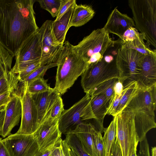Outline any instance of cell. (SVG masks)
<instances>
[{"mask_svg": "<svg viewBox=\"0 0 156 156\" xmlns=\"http://www.w3.org/2000/svg\"><path fill=\"white\" fill-rule=\"evenodd\" d=\"M34 0H0V44L14 57L23 43L37 31Z\"/></svg>", "mask_w": 156, "mask_h": 156, "instance_id": "obj_1", "label": "cell"}, {"mask_svg": "<svg viewBox=\"0 0 156 156\" xmlns=\"http://www.w3.org/2000/svg\"><path fill=\"white\" fill-rule=\"evenodd\" d=\"M56 62L57 64L54 88L61 95L72 87L86 70L87 63L75 50L73 45L65 41L60 48Z\"/></svg>", "mask_w": 156, "mask_h": 156, "instance_id": "obj_2", "label": "cell"}, {"mask_svg": "<svg viewBox=\"0 0 156 156\" xmlns=\"http://www.w3.org/2000/svg\"><path fill=\"white\" fill-rule=\"evenodd\" d=\"M156 95L152 91L139 89L124 108L134 112L136 130L139 142L146 137V134L150 130L156 128Z\"/></svg>", "mask_w": 156, "mask_h": 156, "instance_id": "obj_3", "label": "cell"}, {"mask_svg": "<svg viewBox=\"0 0 156 156\" xmlns=\"http://www.w3.org/2000/svg\"><path fill=\"white\" fill-rule=\"evenodd\" d=\"M135 28L156 48V0H129Z\"/></svg>", "mask_w": 156, "mask_h": 156, "instance_id": "obj_4", "label": "cell"}, {"mask_svg": "<svg viewBox=\"0 0 156 156\" xmlns=\"http://www.w3.org/2000/svg\"><path fill=\"white\" fill-rule=\"evenodd\" d=\"M116 42L102 28L93 30L73 47L88 66L101 61L106 52Z\"/></svg>", "mask_w": 156, "mask_h": 156, "instance_id": "obj_5", "label": "cell"}, {"mask_svg": "<svg viewBox=\"0 0 156 156\" xmlns=\"http://www.w3.org/2000/svg\"><path fill=\"white\" fill-rule=\"evenodd\" d=\"M115 118V139L120 146L122 156H131L139 142L136 132L133 111L126 109Z\"/></svg>", "mask_w": 156, "mask_h": 156, "instance_id": "obj_6", "label": "cell"}, {"mask_svg": "<svg viewBox=\"0 0 156 156\" xmlns=\"http://www.w3.org/2000/svg\"><path fill=\"white\" fill-rule=\"evenodd\" d=\"M116 56L110 62L104 58L100 61L88 65L81 75V84L84 92L90 93L97 86L106 80L119 78Z\"/></svg>", "mask_w": 156, "mask_h": 156, "instance_id": "obj_7", "label": "cell"}, {"mask_svg": "<svg viewBox=\"0 0 156 156\" xmlns=\"http://www.w3.org/2000/svg\"><path fill=\"white\" fill-rule=\"evenodd\" d=\"M144 55L133 49L121 47L118 49L116 60L119 72L118 80L122 83L123 88L136 81Z\"/></svg>", "mask_w": 156, "mask_h": 156, "instance_id": "obj_8", "label": "cell"}, {"mask_svg": "<svg viewBox=\"0 0 156 156\" xmlns=\"http://www.w3.org/2000/svg\"><path fill=\"white\" fill-rule=\"evenodd\" d=\"M90 95L86 94L69 108L64 110L58 120L59 128L62 134L65 135L83 120L95 119L90 105Z\"/></svg>", "mask_w": 156, "mask_h": 156, "instance_id": "obj_9", "label": "cell"}, {"mask_svg": "<svg viewBox=\"0 0 156 156\" xmlns=\"http://www.w3.org/2000/svg\"><path fill=\"white\" fill-rule=\"evenodd\" d=\"M41 37L38 30L25 41L16 51L11 70L18 74L30 64L43 59Z\"/></svg>", "mask_w": 156, "mask_h": 156, "instance_id": "obj_10", "label": "cell"}, {"mask_svg": "<svg viewBox=\"0 0 156 156\" xmlns=\"http://www.w3.org/2000/svg\"><path fill=\"white\" fill-rule=\"evenodd\" d=\"M58 120V119L49 118L41 124L33 134L39 151L42 154L53 149L62 140Z\"/></svg>", "mask_w": 156, "mask_h": 156, "instance_id": "obj_11", "label": "cell"}, {"mask_svg": "<svg viewBox=\"0 0 156 156\" xmlns=\"http://www.w3.org/2000/svg\"><path fill=\"white\" fill-rule=\"evenodd\" d=\"M10 156H39L42 153L32 135L15 133L2 139Z\"/></svg>", "mask_w": 156, "mask_h": 156, "instance_id": "obj_12", "label": "cell"}, {"mask_svg": "<svg viewBox=\"0 0 156 156\" xmlns=\"http://www.w3.org/2000/svg\"><path fill=\"white\" fill-rule=\"evenodd\" d=\"M22 115L20 127L16 133L32 135L37 128V112L31 94L26 87L20 94Z\"/></svg>", "mask_w": 156, "mask_h": 156, "instance_id": "obj_13", "label": "cell"}, {"mask_svg": "<svg viewBox=\"0 0 156 156\" xmlns=\"http://www.w3.org/2000/svg\"><path fill=\"white\" fill-rule=\"evenodd\" d=\"M5 108L4 122L1 135L3 138L11 134L12 129L19 123L22 115L20 96L12 93L10 100Z\"/></svg>", "mask_w": 156, "mask_h": 156, "instance_id": "obj_14", "label": "cell"}, {"mask_svg": "<svg viewBox=\"0 0 156 156\" xmlns=\"http://www.w3.org/2000/svg\"><path fill=\"white\" fill-rule=\"evenodd\" d=\"M31 95L37 112L38 128L41 124L49 118L53 106L61 95L54 88L46 92Z\"/></svg>", "mask_w": 156, "mask_h": 156, "instance_id": "obj_15", "label": "cell"}, {"mask_svg": "<svg viewBox=\"0 0 156 156\" xmlns=\"http://www.w3.org/2000/svg\"><path fill=\"white\" fill-rule=\"evenodd\" d=\"M136 81L139 89H147L156 85V53L144 55Z\"/></svg>", "mask_w": 156, "mask_h": 156, "instance_id": "obj_16", "label": "cell"}, {"mask_svg": "<svg viewBox=\"0 0 156 156\" xmlns=\"http://www.w3.org/2000/svg\"><path fill=\"white\" fill-rule=\"evenodd\" d=\"M53 22L51 20H46L38 30L41 37L42 58H49L56 54L62 46L55 36Z\"/></svg>", "mask_w": 156, "mask_h": 156, "instance_id": "obj_17", "label": "cell"}, {"mask_svg": "<svg viewBox=\"0 0 156 156\" xmlns=\"http://www.w3.org/2000/svg\"><path fill=\"white\" fill-rule=\"evenodd\" d=\"M134 27L133 20L126 14L121 12L115 8L110 14L103 28L109 34L116 35L121 39L128 28Z\"/></svg>", "mask_w": 156, "mask_h": 156, "instance_id": "obj_18", "label": "cell"}, {"mask_svg": "<svg viewBox=\"0 0 156 156\" xmlns=\"http://www.w3.org/2000/svg\"><path fill=\"white\" fill-rule=\"evenodd\" d=\"M144 35L135 27H130L124 33L120 42L121 47L134 49L144 55L156 53V49L152 50L150 44L144 42Z\"/></svg>", "mask_w": 156, "mask_h": 156, "instance_id": "obj_19", "label": "cell"}, {"mask_svg": "<svg viewBox=\"0 0 156 156\" xmlns=\"http://www.w3.org/2000/svg\"><path fill=\"white\" fill-rule=\"evenodd\" d=\"M97 130L91 123L82 122L66 134L75 135L80 141L83 150L90 156H96L93 135Z\"/></svg>", "mask_w": 156, "mask_h": 156, "instance_id": "obj_20", "label": "cell"}, {"mask_svg": "<svg viewBox=\"0 0 156 156\" xmlns=\"http://www.w3.org/2000/svg\"><path fill=\"white\" fill-rule=\"evenodd\" d=\"M90 96V105L94 119L98 125V130L102 133L105 129L103 126V121L106 115L108 105L103 95H94Z\"/></svg>", "mask_w": 156, "mask_h": 156, "instance_id": "obj_21", "label": "cell"}, {"mask_svg": "<svg viewBox=\"0 0 156 156\" xmlns=\"http://www.w3.org/2000/svg\"><path fill=\"white\" fill-rule=\"evenodd\" d=\"M76 3L73 4L62 16L60 19L53 22V31L57 41L62 45L65 41L66 34L70 28L74 7Z\"/></svg>", "mask_w": 156, "mask_h": 156, "instance_id": "obj_22", "label": "cell"}, {"mask_svg": "<svg viewBox=\"0 0 156 156\" xmlns=\"http://www.w3.org/2000/svg\"><path fill=\"white\" fill-rule=\"evenodd\" d=\"M95 12L90 5L76 4L74 9L70 28L82 26L88 22L94 16Z\"/></svg>", "mask_w": 156, "mask_h": 156, "instance_id": "obj_23", "label": "cell"}, {"mask_svg": "<svg viewBox=\"0 0 156 156\" xmlns=\"http://www.w3.org/2000/svg\"><path fill=\"white\" fill-rule=\"evenodd\" d=\"M56 61L50 62L42 65L35 69L23 81L19 82L17 87L14 92L19 94L23 90L24 88L27 86L29 84L35 80L39 78H43L47 71L49 69L57 66Z\"/></svg>", "mask_w": 156, "mask_h": 156, "instance_id": "obj_24", "label": "cell"}, {"mask_svg": "<svg viewBox=\"0 0 156 156\" xmlns=\"http://www.w3.org/2000/svg\"><path fill=\"white\" fill-rule=\"evenodd\" d=\"M118 79L115 78L102 82L96 87L89 94L90 96L102 94L105 98L108 107L113 101L115 96L114 87Z\"/></svg>", "mask_w": 156, "mask_h": 156, "instance_id": "obj_25", "label": "cell"}, {"mask_svg": "<svg viewBox=\"0 0 156 156\" xmlns=\"http://www.w3.org/2000/svg\"><path fill=\"white\" fill-rule=\"evenodd\" d=\"M138 87L136 81L123 88L120 99L115 112V115L122 112L136 93Z\"/></svg>", "mask_w": 156, "mask_h": 156, "instance_id": "obj_26", "label": "cell"}, {"mask_svg": "<svg viewBox=\"0 0 156 156\" xmlns=\"http://www.w3.org/2000/svg\"><path fill=\"white\" fill-rule=\"evenodd\" d=\"M103 132L104 135L102 137V140L105 156H110L112 146L116 138V123L115 117L108 126L105 129Z\"/></svg>", "mask_w": 156, "mask_h": 156, "instance_id": "obj_27", "label": "cell"}, {"mask_svg": "<svg viewBox=\"0 0 156 156\" xmlns=\"http://www.w3.org/2000/svg\"><path fill=\"white\" fill-rule=\"evenodd\" d=\"M19 82L18 74L11 70L0 78V94L9 91L14 92Z\"/></svg>", "mask_w": 156, "mask_h": 156, "instance_id": "obj_28", "label": "cell"}, {"mask_svg": "<svg viewBox=\"0 0 156 156\" xmlns=\"http://www.w3.org/2000/svg\"><path fill=\"white\" fill-rule=\"evenodd\" d=\"M48 80L43 77L39 78L33 81L25 87L32 95L46 92L52 88L47 83Z\"/></svg>", "mask_w": 156, "mask_h": 156, "instance_id": "obj_29", "label": "cell"}, {"mask_svg": "<svg viewBox=\"0 0 156 156\" xmlns=\"http://www.w3.org/2000/svg\"><path fill=\"white\" fill-rule=\"evenodd\" d=\"M65 139L70 149L79 156H90L83 149L80 141L74 134L67 133Z\"/></svg>", "mask_w": 156, "mask_h": 156, "instance_id": "obj_30", "label": "cell"}, {"mask_svg": "<svg viewBox=\"0 0 156 156\" xmlns=\"http://www.w3.org/2000/svg\"><path fill=\"white\" fill-rule=\"evenodd\" d=\"M42 9L49 12L53 17H56L61 5L62 0H37Z\"/></svg>", "mask_w": 156, "mask_h": 156, "instance_id": "obj_31", "label": "cell"}, {"mask_svg": "<svg viewBox=\"0 0 156 156\" xmlns=\"http://www.w3.org/2000/svg\"><path fill=\"white\" fill-rule=\"evenodd\" d=\"M10 57V53L0 44V78L10 71L6 66L9 63Z\"/></svg>", "mask_w": 156, "mask_h": 156, "instance_id": "obj_32", "label": "cell"}, {"mask_svg": "<svg viewBox=\"0 0 156 156\" xmlns=\"http://www.w3.org/2000/svg\"><path fill=\"white\" fill-rule=\"evenodd\" d=\"M93 138L96 156H105L102 133L96 130L93 135Z\"/></svg>", "mask_w": 156, "mask_h": 156, "instance_id": "obj_33", "label": "cell"}, {"mask_svg": "<svg viewBox=\"0 0 156 156\" xmlns=\"http://www.w3.org/2000/svg\"><path fill=\"white\" fill-rule=\"evenodd\" d=\"M64 110V104L61 96L57 99L51 109L49 118L53 119H59Z\"/></svg>", "mask_w": 156, "mask_h": 156, "instance_id": "obj_34", "label": "cell"}, {"mask_svg": "<svg viewBox=\"0 0 156 156\" xmlns=\"http://www.w3.org/2000/svg\"><path fill=\"white\" fill-rule=\"evenodd\" d=\"M75 0H62L61 5L56 18L54 21L59 20L68 9L74 4Z\"/></svg>", "mask_w": 156, "mask_h": 156, "instance_id": "obj_35", "label": "cell"}, {"mask_svg": "<svg viewBox=\"0 0 156 156\" xmlns=\"http://www.w3.org/2000/svg\"><path fill=\"white\" fill-rule=\"evenodd\" d=\"M138 156H150L149 144L146 137L140 142V149Z\"/></svg>", "mask_w": 156, "mask_h": 156, "instance_id": "obj_36", "label": "cell"}, {"mask_svg": "<svg viewBox=\"0 0 156 156\" xmlns=\"http://www.w3.org/2000/svg\"><path fill=\"white\" fill-rule=\"evenodd\" d=\"M12 91H9L0 94V109L5 107L10 101Z\"/></svg>", "mask_w": 156, "mask_h": 156, "instance_id": "obj_37", "label": "cell"}, {"mask_svg": "<svg viewBox=\"0 0 156 156\" xmlns=\"http://www.w3.org/2000/svg\"><path fill=\"white\" fill-rule=\"evenodd\" d=\"M110 156H122L120 146L116 139L112 146Z\"/></svg>", "mask_w": 156, "mask_h": 156, "instance_id": "obj_38", "label": "cell"}, {"mask_svg": "<svg viewBox=\"0 0 156 156\" xmlns=\"http://www.w3.org/2000/svg\"><path fill=\"white\" fill-rule=\"evenodd\" d=\"M123 87L122 83L118 80L115 83L114 90L115 95L121 96L123 91Z\"/></svg>", "mask_w": 156, "mask_h": 156, "instance_id": "obj_39", "label": "cell"}, {"mask_svg": "<svg viewBox=\"0 0 156 156\" xmlns=\"http://www.w3.org/2000/svg\"><path fill=\"white\" fill-rule=\"evenodd\" d=\"M2 140V138L0 137V156H10Z\"/></svg>", "mask_w": 156, "mask_h": 156, "instance_id": "obj_40", "label": "cell"}, {"mask_svg": "<svg viewBox=\"0 0 156 156\" xmlns=\"http://www.w3.org/2000/svg\"><path fill=\"white\" fill-rule=\"evenodd\" d=\"M5 107L0 109V135H1L2 129L4 118L5 114Z\"/></svg>", "mask_w": 156, "mask_h": 156, "instance_id": "obj_41", "label": "cell"}, {"mask_svg": "<svg viewBox=\"0 0 156 156\" xmlns=\"http://www.w3.org/2000/svg\"><path fill=\"white\" fill-rule=\"evenodd\" d=\"M62 149L65 156H70V148L66 142L65 139L62 140L61 142Z\"/></svg>", "mask_w": 156, "mask_h": 156, "instance_id": "obj_42", "label": "cell"}, {"mask_svg": "<svg viewBox=\"0 0 156 156\" xmlns=\"http://www.w3.org/2000/svg\"><path fill=\"white\" fill-rule=\"evenodd\" d=\"M103 58L106 62H110L114 59L115 57L113 58L112 56L111 55H106L104 56Z\"/></svg>", "mask_w": 156, "mask_h": 156, "instance_id": "obj_43", "label": "cell"}, {"mask_svg": "<svg viewBox=\"0 0 156 156\" xmlns=\"http://www.w3.org/2000/svg\"><path fill=\"white\" fill-rule=\"evenodd\" d=\"M52 150L53 149L49 151H47L45 153L42 154L39 156H50Z\"/></svg>", "mask_w": 156, "mask_h": 156, "instance_id": "obj_44", "label": "cell"}, {"mask_svg": "<svg viewBox=\"0 0 156 156\" xmlns=\"http://www.w3.org/2000/svg\"><path fill=\"white\" fill-rule=\"evenodd\" d=\"M151 156H156V148L155 147H152Z\"/></svg>", "mask_w": 156, "mask_h": 156, "instance_id": "obj_45", "label": "cell"}, {"mask_svg": "<svg viewBox=\"0 0 156 156\" xmlns=\"http://www.w3.org/2000/svg\"><path fill=\"white\" fill-rule=\"evenodd\" d=\"M61 144L60 145V152H61V156H65V155L64 154L63 149H62V144H61Z\"/></svg>", "mask_w": 156, "mask_h": 156, "instance_id": "obj_46", "label": "cell"}, {"mask_svg": "<svg viewBox=\"0 0 156 156\" xmlns=\"http://www.w3.org/2000/svg\"><path fill=\"white\" fill-rule=\"evenodd\" d=\"M137 148L135 149L131 156H138L136 154Z\"/></svg>", "mask_w": 156, "mask_h": 156, "instance_id": "obj_47", "label": "cell"}, {"mask_svg": "<svg viewBox=\"0 0 156 156\" xmlns=\"http://www.w3.org/2000/svg\"><path fill=\"white\" fill-rule=\"evenodd\" d=\"M71 150L72 152V154L73 156H79L76 153H75V152Z\"/></svg>", "mask_w": 156, "mask_h": 156, "instance_id": "obj_48", "label": "cell"}]
</instances>
